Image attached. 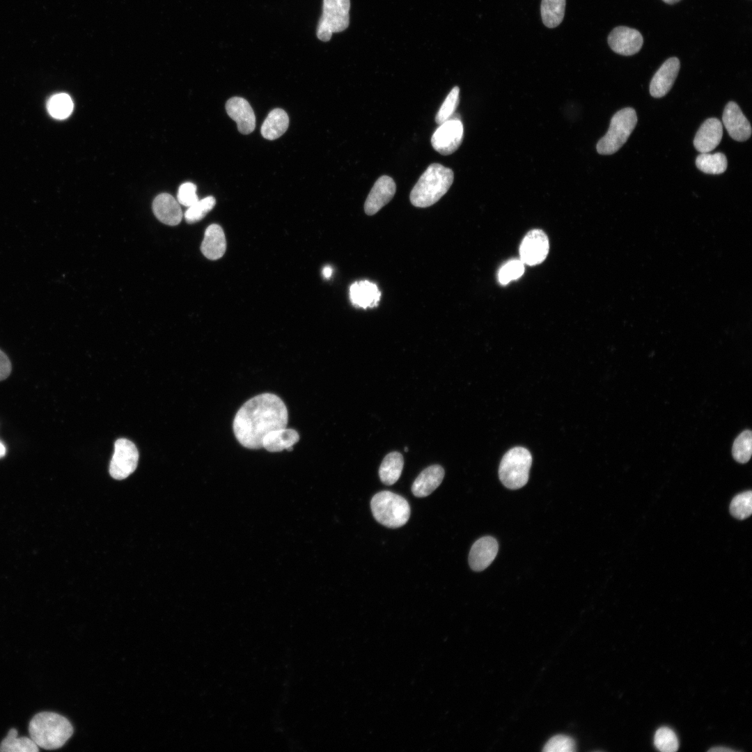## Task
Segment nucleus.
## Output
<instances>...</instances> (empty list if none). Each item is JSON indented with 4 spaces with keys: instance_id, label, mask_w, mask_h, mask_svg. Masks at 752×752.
Returning <instances> with one entry per match:
<instances>
[{
    "instance_id": "nucleus-1",
    "label": "nucleus",
    "mask_w": 752,
    "mask_h": 752,
    "mask_svg": "<svg viewBox=\"0 0 752 752\" xmlns=\"http://www.w3.org/2000/svg\"><path fill=\"white\" fill-rule=\"evenodd\" d=\"M288 409L276 395L265 393L247 400L237 411L233 421L237 440L245 448H263V441L269 432L286 428Z\"/></svg>"
},
{
    "instance_id": "nucleus-2",
    "label": "nucleus",
    "mask_w": 752,
    "mask_h": 752,
    "mask_svg": "<svg viewBox=\"0 0 752 752\" xmlns=\"http://www.w3.org/2000/svg\"><path fill=\"white\" fill-rule=\"evenodd\" d=\"M29 732L34 742L44 749L63 746L73 733L71 723L63 716L52 712H42L29 722Z\"/></svg>"
},
{
    "instance_id": "nucleus-3",
    "label": "nucleus",
    "mask_w": 752,
    "mask_h": 752,
    "mask_svg": "<svg viewBox=\"0 0 752 752\" xmlns=\"http://www.w3.org/2000/svg\"><path fill=\"white\" fill-rule=\"evenodd\" d=\"M453 179L454 173L451 169L438 163L431 164L410 192L412 204L418 207L431 206L448 191Z\"/></svg>"
},
{
    "instance_id": "nucleus-4",
    "label": "nucleus",
    "mask_w": 752,
    "mask_h": 752,
    "mask_svg": "<svg viewBox=\"0 0 752 752\" xmlns=\"http://www.w3.org/2000/svg\"><path fill=\"white\" fill-rule=\"evenodd\" d=\"M370 507L375 519L389 528H398L405 525L410 517V506L407 501L389 491H382L374 495Z\"/></svg>"
},
{
    "instance_id": "nucleus-5",
    "label": "nucleus",
    "mask_w": 752,
    "mask_h": 752,
    "mask_svg": "<svg viewBox=\"0 0 752 752\" xmlns=\"http://www.w3.org/2000/svg\"><path fill=\"white\" fill-rule=\"evenodd\" d=\"M636 123V113L633 108L626 107L617 111L611 119L606 134L597 143V152L611 155L617 152L627 141Z\"/></svg>"
},
{
    "instance_id": "nucleus-6",
    "label": "nucleus",
    "mask_w": 752,
    "mask_h": 752,
    "mask_svg": "<svg viewBox=\"0 0 752 752\" xmlns=\"http://www.w3.org/2000/svg\"><path fill=\"white\" fill-rule=\"evenodd\" d=\"M531 463L532 457L526 448L521 446L511 448L501 459L499 469L500 480L508 489L522 487L528 482Z\"/></svg>"
},
{
    "instance_id": "nucleus-7",
    "label": "nucleus",
    "mask_w": 752,
    "mask_h": 752,
    "mask_svg": "<svg viewBox=\"0 0 752 752\" xmlns=\"http://www.w3.org/2000/svg\"><path fill=\"white\" fill-rule=\"evenodd\" d=\"M350 0H323L322 14L316 35L323 42L329 41L334 33L345 30L350 24Z\"/></svg>"
},
{
    "instance_id": "nucleus-8",
    "label": "nucleus",
    "mask_w": 752,
    "mask_h": 752,
    "mask_svg": "<svg viewBox=\"0 0 752 752\" xmlns=\"http://www.w3.org/2000/svg\"><path fill=\"white\" fill-rule=\"evenodd\" d=\"M464 127L459 113H454L439 125L431 137L433 148L443 155H448L458 149L462 142Z\"/></svg>"
},
{
    "instance_id": "nucleus-9",
    "label": "nucleus",
    "mask_w": 752,
    "mask_h": 752,
    "mask_svg": "<svg viewBox=\"0 0 752 752\" xmlns=\"http://www.w3.org/2000/svg\"><path fill=\"white\" fill-rule=\"evenodd\" d=\"M138 461L139 452L134 444L125 438L118 439L114 444L109 473L115 479H125L135 471Z\"/></svg>"
},
{
    "instance_id": "nucleus-10",
    "label": "nucleus",
    "mask_w": 752,
    "mask_h": 752,
    "mask_svg": "<svg viewBox=\"0 0 752 752\" xmlns=\"http://www.w3.org/2000/svg\"><path fill=\"white\" fill-rule=\"evenodd\" d=\"M549 239L540 229H533L523 238L520 246L521 260L528 265H535L543 262L549 252Z\"/></svg>"
},
{
    "instance_id": "nucleus-11",
    "label": "nucleus",
    "mask_w": 752,
    "mask_h": 752,
    "mask_svg": "<svg viewBox=\"0 0 752 752\" xmlns=\"http://www.w3.org/2000/svg\"><path fill=\"white\" fill-rule=\"evenodd\" d=\"M608 43L614 52L623 56H632L641 49L643 39L636 29L620 26L611 31L608 36Z\"/></svg>"
},
{
    "instance_id": "nucleus-12",
    "label": "nucleus",
    "mask_w": 752,
    "mask_h": 752,
    "mask_svg": "<svg viewBox=\"0 0 752 752\" xmlns=\"http://www.w3.org/2000/svg\"><path fill=\"white\" fill-rule=\"evenodd\" d=\"M723 125L732 139L744 141L751 135V126L743 114L739 107L734 102H729L723 113Z\"/></svg>"
},
{
    "instance_id": "nucleus-13",
    "label": "nucleus",
    "mask_w": 752,
    "mask_h": 752,
    "mask_svg": "<svg viewBox=\"0 0 752 752\" xmlns=\"http://www.w3.org/2000/svg\"><path fill=\"white\" fill-rule=\"evenodd\" d=\"M396 185L391 177L382 175L375 182L364 203V211L368 215H373L393 198Z\"/></svg>"
},
{
    "instance_id": "nucleus-14",
    "label": "nucleus",
    "mask_w": 752,
    "mask_h": 752,
    "mask_svg": "<svg viewBox=\"0 0 752 752\" xmlns=\"http://www.w3.org/2000/svg\"><path fill=\"white\" fill-rule=\"evenodd\" d=\"M680 63L677 57L668 58L654 75L650 84V93L659 98L666 95L678 75Z\"/></svg>"
},
{
    "instance_id": "nucleus-15",
    "label": "nucleus",
    "mask_w": 752,
    "mask_h": 752,
    "mask_svg": "<svg viewBox=\"0 0 752 752\" xmlns=\"http://www.w3.org/2000/svg\"><path fill=\"white\" fill-rule=\"evenodd\" d=\"M228 115L234 120L238 131L243 134L251 133L256 127V116L249 102L243 97H233L226 103Z\"/></svg>"
},
{
    "instance_id": "nucleus-16",
    "label": "nucleus",
    "mask_w": 752,
    "mask_h": 752,
    "mask_svg": "<svg viewBox=\"0 0 752 752\" xmlns=\"http://www.w3.org/2000/svg\"><path fill=\"white\" fill-rule=\"evenodd\" d=\"M498 549V542L493 537L485 536L476 540L469 554L471 568L476 572L487 568L494 560Z\"/></svg>"
},
{
    "instance_id": "nucleus-17",
    "label": "nucleus",
    "mask_w": 752,
    "mask_h": 752,
    "mask_svg": "<svg viewBox=\"0 0 752 752\" xmlns=\"http://www.w3.org/2000/svg\"><path fill=\"white\" fill-rule=\"evenodd\" d=\"M723 126L716 118L707 119L700 127L694 139V146L701 153L713 150L720 143Z\"/></svg>"
},
{
    "instance_id": "nucleus-18",
    "label": "nucleus",
    "mask_w": 752,
    "mask_h": 752,
    "mask_svg": "<svg viewBox=\"0 0 752 752\" xmlns=\"http://www.w3.org/2000/svg\"><path fill=\"white\" fill-rule=\"evenodd\" d=\"M152 210L162 223L169 226L179 224L183 217L178 201L167 193L160 194L155 197L152 202Z\"/></svg>"
},
{
    "instance_id": "nucleus-19",
    "label": "nucleus",
    "mask_w": 752,
    "mask_h": 752,
    "mask_svg": "<svg viewBox=\"0 0 752 752\" xmlns=\"http://www.w3.org/2000/svg\"><path fill=\"white\" fill-rule=\"evenodd\" d=\"M444 470L439 464L431 465L423 469L414 480L412 492L416 497H425L436 489L443 480Z\"/></svg>"
},
{
    "instance_id": "nucleus-20",
    "label": "nucleus",
    "mask_w": 752,
    "mask_h": 752,
    "mask_svg": "<svg viewBox=\"0 0 752 752\" xmlns=\"http://www.w3.org/2000/svg\"><path fill=\"white\" fill-rule=\"evenodd\" d=\"M226 249V237L222 228L217 224H211L205 230L201 250L203 254L210 260L221 258Z\"/></svg>"
},
{
    "instance_id": "nucleus-21",
    "label": "nucleus",
    "mask_w": 752,
    "mask_h": 752,
    "mask_svg": "<svg viewBox=\"0 0 752 752\" xmlns=\"http://www.w3.org/2000/svg\"><path fill=\"white\" fill-rule=\"evenodd\" d=\"M380 297L381 292L377 286L368 281L354 282L350 288L351 302L357 307H375L378 304Z\"/></svg>"
},
{
    "instance_id": "nucleus-22",
    "label": "nucleus",
    "mask_w": 752,
    "mask_h": 752,
    "mask_svg": "<svg viewBox=\"0 0 752 752\" xmlns=\"http://www.w3.org/2000/svg\"><path fill=\"white\" fill-rule=\"evenodd\" d=\"M299 439V435L295 430L285 428L266 434L263 441V447L269 452H280L284 449L290 451Z\"/></svg>"
},
{
    "instance_id": "nucleus-23",
    "label": "nucleus",
    "mask_w": 752,
    "mask_h": 752,
    "mask_svg": "<svg viewBox=\"0 0 752 752\" xmlns=\"http://www.w3.org/2000/svg\"><path fill=\"white\" fill-rule=\"evenodd\" d=\"M289 125L287 113L281 109L272 110L264 120L260 132L262 136L268 140H274L283 135Z\"/></svg>"
},
{
    "instance_id": "nucleus-24",
    "label": "nucleus",
    "mask_w": 752,
    "mask_h": 752,
    "mask_svg": "<svg viewBox=\"0 0 752 752\" xmlns=\"http://www.w3.org/2000/svg\"><path fill=\"white\" fill-rule=\"evenodd\" d=\"M403 465L404 459L400 453L393 451L387 454L379 469L381 481L386 485H393L400 477Z\"/></svg>"
},
{
    "instance_id": "nucleus-25",
    "label": "nucleus",
    "mask_w": 752,
    "mask_h": 752,
    "mask_svg": "<svg viewBox=\"0 0 752 752\" xmlns=\"http://www.w3.org/2000/svg\"><path fill=\"white\" fill-rule=\"evenodd\" d=\"M38 751V745L31 737H18L17 730L15 728L10 729L6 737L0 744L1 752H37Z\"/></svg>"
},
{
    "instance_id": "nucleus-26",
    "label": "nucleus",
    "mask_w": 752,
    "mask_h": 752,
    "mask_svg": "<svg viewBox=\"0 0 752 752\" xmlns=\"http://www.w3.org/2000/svg\"><path fill=\"white\" fill-rule=\"evenodd\" d=\"M565 0H542L541 16L544 24L548 28L558 26L564 17Z\"/></svg>"
},
{
    "instance_id": "nucleus-27",
    "label": "nucleus",
    "mask_w": 752,
    "mask_h": 752,
    "mask_svg": "<svg viewBox=\"0 0 752 752\" xmlns=\"http://www.w3.org/2000/svg\"><path fill=\"white\" fill-rule=\"evenodd\" d=\"M696 165L703 173L714 175L724 173L727 169L728 162L726 155L721 152L714 154L704 152L698 155Z\"/></svg>"
},
{
    "instance_id": "nucleus-28",
    "label": "nucleus",
    "mask_w": 752,
    "mask_h": 752,
    "mask_svg": "<svg viewBox=\"0 0 752 752\" xmlns=\"http://www.w3.org/2000/svg\"><path fill=\"white\" fill-rule=\"evenodd\" d=\"M49 114L56 119H65L72 113L73 102L71 97L66 93L54 95L49 100L47 104Z\"/></svg>"
},
{
    "instance_id": "nucleus-29",
    "label": "nucleus",
    "mask_w": 752,
    "mask_h": 752,
    "mask_svg": "<svg viewBox=\"0 0 752 752\" xmlns=\"http://www.w3.org/2000/svg\"><path fill=\"white\" fill-rule=\"evenodd\" d=\"M752 453V434L751 430H744L735 439L732 448L734 459L739 463L747 462Z\"/></svg>"
},
{
    "instance_id": "nucleus-30",
    "label": "nucleus",
    "mask_w": 752,
    "mask_h": 752,
    "mask_svg": "<svg viewBox=\"0 0 752 752\" xmlns=\"http://www.w3.org/2000/svg\"><path fill=\"white\" fill-rule=\"evenodd\" d=\"M731 515L738 519L749 517L752 512L751 491H746L736 495L730 505Z\"/></svg>"
},
{
    "instance_id": "nucleus-31",
    "label": "nucleus",
    "mask_w": 752,
    "mask_h": 752,
    "mask_svg": "<svg viewBox=\"0 0 752 752\" xmlns=\"http://www.w3.org/2000/svg\"><path fill=\"white\" fill-rule=\"evenodd\" d=\"M215 203V198L211 196L198 200L185 212L186 221L192 224L201 220L214 207Z\"/></svg>"
},
{
    "instance_id": "nucleus-32",
    "label": "nucleus",
    "mask_w": 752,
    "mask_h": 752,
    "mask_svg": "<svg viewBox=\"0 0 752 752\" xmlns=\"http://www.w3.org/2000/svg\"><path fill=\"white\" fill-rule=\"evenodd\" d=\"M654 744L658 750L663 752H674L679 746L675 732L668 727H661L656 731Z\"/></svg>"
},
{
    "instance_id": "nucleus-33",
    "label": "nucleus",
    "mask_w": 752,
    "mask_h": 752,
    "mask_svg": "<svg viewBox=\"0 0 752 752\" xmlns=\"http://www.w3.org/2000/svg\"><path fill=\"white\" fill-rule=\"evenodd\" d=\"M460 88L458 86L453 87L443 104L440 107L435 116V122L440 125L448 120L455 111L459 104Z\"/></svg>"
},
{
    "instance_id": "nucleus-34",
    "label": "nucleus",
    "mask_w": 752,
    "mask_h": 752,
    "mask_svg": "<svg viewBox=\"0 0 752 752\" xmlns=\"http://www.w3.org/2000/svg\"><path fill=\"white\" fill-rule=\"evenodd\" d=\"M524 263L521 260H512L506 263L499 272V280L503 285L519 278L524 272Z\"/></svg>"
},
{
    "instance_id": "nucleus-35",
    "label": "nucleus",
    "mask_w": 752,
    "mask_h": 752,
    "mask_svg": "<svg viewBox=\"0 0 752 752\" xmlns=\"http://www.w3.org/2000/svg\"><path fill=\"white\" fill-rule=\"evenodd\" d=\"M575 750L574 739L567 735H558L552 737L543 748L545 752H572Z\"/></svg>"
},
{
    "instance_id": "nucleus-36",
    "label": "nucleus",
    "mask_w": 752,
    "mask_h": 752,
    "mask_svg": "<svg viewBox=\"0 0 752 752\" xmlns=\"http://www.w3.org/2000/svg\"><path fill=\"white\" fill-rule=\"evenodd\" d=\"M177 198L178 203L185 207H189L194 205L199 200L196 194V186L189 182L182 184L178 189Z\"/></svg>"
},
{
    "instance_id": "nucleus-37",
    "label": "nucleus",
    "mask_w": 752,
    "mask_h": 752,
    "mask_svg": "<svg viewBox=\"0 0 752 752\" xmlns=\"http://www.w3.org/2000/svg\"><path fill=\"white\" fill-rule=\"evenodd\" d=\"M12 371V364L6 353L0 350V382L6 379Z\"/></svg>"
},
{
    "instance_id": "nucleus-38",
    "label": "nucleus",
    "mask_w": 752,
    "mask_h": 752,
    "mask_svg": "<svg viewBox=\"0 0 752 752\" xmlns=\"http://www.w3.org/2000/svg\"><path fill=\"white\" fill-rule=\"evenodd\" d=\"M709 751H713V752H721V751L732 752V751H735V750H733L732 749H730V748H728V747L716 746V747L711 748L709 750Z\"/></svg>"
},
{
    "instance_id": "nucleus-39",
    "label": "nucleus",
    "mask_w": 752,
    "mask_h": 752,
    "mask_svg": "<svg viewBox=\"0 0 752 752\" xmlns=\"http://www.w3.org/2000/svg\"><path fill=\"white\" fill-rule=\"evenodd\" d=\"M322 274L324 278L329 279L331 276L332 269L329 266L324 267L322 270Z\"/></svg>"
},
{
    "instance_id": "nucleus-40",
    "label": "nucleus",
    "mask_w": 752,
    "mask_h": 752,
    "mask_svg": "<svg viewBox=\"0 0 752 752\" xmlns=\"http://www.w3.org/2000/svg\"><path fill=\"white\" fill-rule=\"evenodd\" d=\"M662 1L664 2H665V3H668V4H673V3H675L678 2V1H680V0H662Z\"/></svg>"
},
{
    "instance_id": "nucleus-41",
    "label": "nucleus",
    "mask_w": 752,
    "mask_h": 752,
    "mask_svg": "<svg viewBox=\"0 0 752 752\" xmlns=\"http://www.w3.org/2000/svg\"><path fill=\"white\" fill-rule=\"evenodd\" d=\"M405 451H408V448H407V447H405Z\"/></svg>"
}]
</instances>
